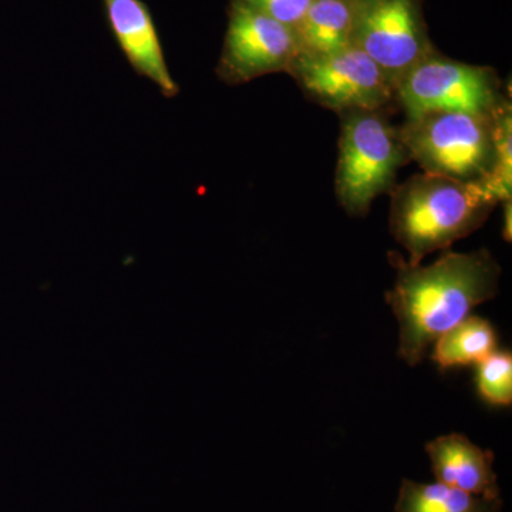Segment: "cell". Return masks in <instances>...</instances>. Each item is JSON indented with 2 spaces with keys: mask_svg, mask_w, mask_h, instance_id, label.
<instances>
[{
  "mask_svg": "<svg viewBox=\"0 0 512 512\" xmlns=\"http://www.w3.org/2000/svg\"><path fill=\"white\" fill-rule=\"evenodd\" d=\"M389 258L397 275L386 301L399 322V356L409 366L419 365L431 343L498 292L501 268L487 249L444 251L427 266L404 262L396 252Z\"/></svg>",
  "mask_w": 512,
  "mask_h": 512,
  "instance_id": "1",
  "label": "cell"
},
{
  "mask_svg": "<svg viewBox=\"0 0 512 512\" xmlns=\"http://www.w3.org/2000/svg\"><path fill=\"white\" fill-rule=\"evenodd\" d=\"M390 195V231L412 265L473 234L500 204L485 184L424 171L394 185Z\"/></svg>",
  "mask_w": 512,
  "mask_h": 512,
  "instance_id": "2",
  "label": "cell"
},
{
  "mask_svg": "<svg viewBox=\"0 0 512 512\" xmlns=\"http://www.w3.org/2000/svg\"><path fill=\"white\" fill-rule=\"evenodd\" d=\"M389 109L349 110L339 114L340 136L335 192L353 217H365L373 201L396 185L397 173L410 161Z\"/></svg>",
  "mask_w": 512,
  "mask_h": 512,
  "instance_id": "3",
  "label": "cell"
},
{
  "mask_svg": "<svg viewBox=\"0 0 512 512\" xmlns=\"http://www.w3.org/2000/svg\"><path fill=\"white\" fill-rule=\"evenodd\" d=\"M495 114H420L404 120L400 138L424 173L487 185L495 164Z\"/></svg>",
  "mask_w": 512,
  "mask_h": 512,
  "instance_id": "4",
  "label": "cell"
},
{
  "mask_svg": "<svg viewBox=\"0 0 512 512\" xmlns=\"http://www.w3.org/2000/svg\"><path fill=\"white\" fill-rule=\"evenodd\" d=\"M494 69L458 62L434 50L394 87V104L406 119L426 113L494 114L507 103Z\"/></svg>",
  "mask_w": 512,
  "mask_h": 512,
  "instance_id": "5",
  "label": "cell"
},
{
  "mask_svg": "<svg viewBox=\"0 0 512 512\" xmlns=\"http://www.w3.org/2000/svg\"><path fill=\"white\" fill-rule=\"evenodd\" d=\"M291 74L313 103L343 113L349 110L389 109L394 87L383 70L357 47L348 46L325 55L298 53Z\"/></svg>",
  "mask_w": 512,
  "mask_h": 512,
  "instance_id": "6",
  "label": "cell"
},
{
  "mask_svg": "<svg viewBox=\"0 0 512 512\" xmlns=\"http://www.w3.org/2000/svg\"><path fill=\"white\" fill-rule=\"evenodd\" d=\"M350 46L362 50L396 87L434 50L421 0H353Z\"/></svg>",
  "mask_w": 512,
  "mask_h": 512,
  "instance_id": "7",
  "label": "cell"
},
{
  "mask_svg": "<svg viewBox=\"0 0 512 512\" xmlns=\"http://www.w3.org/2000/svg\"><path fill=\"white\" fill-rule=\"evenodd\" d=\"M298 53L295 29L242 0H229L227 32L217 66L221 82L239 86L266 74L286 73Z\"/></svg>",
  "mask_w": 512,
  "mask_h": 512,
  "instance_id": "8",
  "label": "cell"
},
{
  "mask_svg": "<svg viewBox=\"0 0 512 512\" xmlns=\"http://www.w3.org/2000/svg\"><path fill=\"white\" fill-rule=\"evenodd\" d=\"M107 23L121 52L138 76L151 80L163 96H177L180 87L168 70L163 43L143 0H103Z\"/></svg>",
  "mask_w": 512,
  "mask_h": 512,
  "instance_id": "9",
  "label": "cell"
},
{
  "mask_svg": "<svg viewBox=\"0 0 512 512\" xmlns=\"http://www.w3.org/2000/svg\"><path fill=\"white\" fill-rule=\"evenodd\" d=\"M426 453L439 483L488 500L501 498L493 451L478 447L463 434L453 433L427 443Z\"/></svg>",
  "mask_w": 512,
  "mask_h": 512,
  "instance_id": "10",
  "label": "cell"
},
{
  "mask_svg": "<svg viewBox=\"0 0 512 512\" xmlns=\"http://www.w3.org/2000/svg\"><path fill=\"white\" fill-rule=\"evenodd\" d=\"M353 0H313L295 32L299 53L325 55L350 46Z\"/></svg>",
  "mask_w": 512,
  "mask_h": 512,
  "instance_id": "11",
  "label": "cell"
},
{
  "mask_svg": "<svg viewBox=\"0 0 512 512\" xmlns=\"http://www.w3.org/2000/svg\"><path fill=\"white\" fill-rule=\"evenodd\" d=\"M503 498L477 497L443 483L423 484L404 478L394 512H501Z\"/></svg>",
  "mask_w": 512,
  "mask_h": 512,
  "instance_id": "12",
  "label": "cell"
},
{
  "mask_svg": "<svg viewBox=\"0 0 512 512\" xmlns=\"http://www.w3.org/2000/svg\"><path fill=\"white\" fill-rule=\"evenodd\" d=\"M495 348L497 335L491 323L478 316H467L436 340L433 360L441 369H453L480 363Z\"/></svg>",
  "mask_w": 512,
  "mask_h": 512,
  "instance_id": "13",
  "label": "cell"
},
{
  "mask_svg": "<svg viewBox=\"0 0 512 512\" xmlns=\"http://www.w3.org/2000/svg\"><path fill=\"white\" fill-rule=\"evenodd\" d=\"M500 204L512 197V109L511 100L495 114V164L487 184Z\"/></svg>",
  "mask_w": 512,
  "mask_h": 512,
  "instance_id": "14",
  "label": "cell"
},
{
  "mask_svg": "<svg viewBox=\"0 0 512 512\" xmlns=\"http://www.w3.org/2000/svg\"><path fill=\"white\" fill-rule=\"evenodd\" d=\"M477 365V389L483 400L493 406H511V353L493 352Z\"/></svg>",
  "mask_w": 512,
  "mask_h": 512,
  "instance_id": "15",
  "label": "cell"
},
{
  "mask_svg": "<svg viewBox=\"0 0 512 512\" xmlns=\"http://www.w3.org/2000/svg\"><path fill=\"white\" fill-rule=\"evenodd\" d=\"M242 2L295 29L313 0H242Z\"/></svg>",
  "mask_w": 512,
  "mask_h": 512,
  "instance_id": "16",
  "label": "cell"
},
{
  "mask_svg": "<svg viewBox=\"0 0 512 512\" xmlns=\"http://www.w3.org/2000/svg\"><path fill=\"white\" fill-rule=\"evenodd\" d=\"M504 239L505 241L511 242V200L504 201Z\"/></svg>",
  "mask_w": 512,
  "mask_h": 512,
  "instance_id": "17",
  "label": "cell"
}]
</instances>
